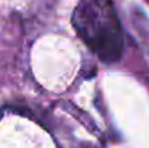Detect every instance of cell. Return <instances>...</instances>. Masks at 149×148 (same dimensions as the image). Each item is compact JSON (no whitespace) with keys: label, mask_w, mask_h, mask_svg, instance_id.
<instances>
[{"label":"cell","mask_w":149,"mask_h":148,"mask_svg":"<svg viewBox=\"0 0 149 148\" xmlns=\"http://www.w3.org/2000/svg\"><path fill=\"white\" fill-rule=\"evenodd\" d=\"M78 35L104 62L117 61L123 35L113 0H80L72 16Z\"/></svg>","instance_id":"6da1fadb"}]
</instances>
